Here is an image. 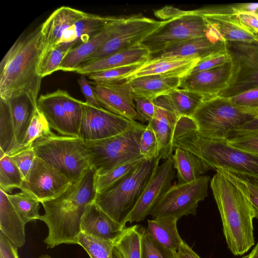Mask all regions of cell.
<instances>
[{
    "mask_svg": "<svg viewBox=\"0 0 258 258\" xmlns=\"http://www.w3.org/2000/svg\"><path fill=\"white\" fill-rule=\"evenodd\" d=\"M9 155L20 170L25 180L36 157L33 145L21 147Z\"/></svg>",
    "mask_w": 258,
    "mask_h": 258,
    "instance_id": "46",
    "label": "cell"
},
{
    "mask_svg": "<svg viewBox=\"0 0 258 258\" xmlns=\"http://www.w3.org/2000/svg\"><path fill=\"white\" fill-rule=\"evenodd\" d=\"M172 156L173 168L177 170L178 184L193 181L209 170L211 167L199 157L180 147L174 148Z\"/></svg>",
    "mask_w": 258,
    "mask_h": 258,
    "instance_id": "32",
    "label": "cell"
},
{
    "mask_svg": "<svg viewBox=\"0 0 258 258\" xmlns=\"http://www.w3.org/2000/svg\"><path fill=\"white\" fill-rule=\"evenodd\" d=\"M138 225L125 227L114 241L123 258H142V237L145 230Z\"/></svg>",
    "mask_w": 258,
    "mask_h": 258,
    "instance_id": "34",
    "label": "cell"
},
{
    "mask_svg": "<svg viewBox=\"0 0 258 258\" xmlns=\"http://www.w3.org/2000/svg\"><path fill=\"white\" fill-rule=\"evenodd\" d=\"M234 173L246 184L253 217L258 221V178Z\"/></svg>",
    "mask_w": 258,
    "mask_h": 258,
    "instance_id": "50",
    "label": "cell"
},
{
    "mask_svg": "<svg viewBox=\"0 0 258 258\" xmlns=\"http://www.w3.org/2000/svg\"><path fill=\"white\" fill-rule=\"evenodd\" d=\"M139 151L140 155L146 159H156L160 156L158 141L149 123L146 125L142 135Z\"/></svg>",
    "mask_w": 258,
    "mask_h": 258,
    "instance_id": "45",
    "label": "cell"
},
{
    "mask_svg": "<svg viewBox=\"0 0 258 258\" xmlns=\"http://www.w3.org/2000/svg\"><path fill=\"white\" fill-rule=\"evenodd\" d=\"M231 60L225 48L207 57L200 60L189 73L203 71L222 66Z\"/></svg>",
    "mask_w": 258,
    "mask_h": 258,
    "instance_id": "48",
    "label": "cell"
},
{
    "mask_svg": "<svg viewBox=\"0 0 258 258\" xmlns=\"http://www.w3.org/2000/svg\"><path fill=\"white\" fill-rule=\"evenodd\" d=\"M112 258H123L118 250L114 245L112 249Z\"/></svg>",
    "mask_w": 258,
    "mask_h": 258,
    "instance_id": "58",
    "label": "cell"
},
{
    "mask_svg": "<svg viewBox=\"0 0 258 258\" xmlns=\"http://www.w3.org/2000/svg\"><path fill=\"white\" fill-rule=\"evenodd\" d=\"M119 18L87 13L83 18L64 31L58 44H70L74 48L88 41L118 21Z\"/></svg>",
    "mask_w": 258,
    "mask_h": 258,
    "instance_id": "24",
    "label": "cell"
},
{
    "mask_svg": "<svg viewBox=\"0 0 258 258\" xmlns=\"http://www.w3.org/2000/svg\"><path fill=\"white\" fill-rule=\"evenodd\" d=\"M81 90L83 94L86 101L85 102L88 105L98 108H102L98 103L92 87L90 82L88 81L84 75H81L78 80Z\"/></svg>",
    "mask_w": 258,
    "mask_h": 258,
    "instance_id": "51",
    "label": "cell"
},
{
    "mask_svg": "<svg viewBox=\"0 0 258 258\" xmlns=\"http://www.w3.org/2000/svg\"><path fill=\"white\" fill-rule=\"evenodd\" d=\"M83 103L60 89L41 95L37 102L50 128L62 136L76 137H79Z\"/></svg>",
    "mask_w": 258,
    "mask_h": 258,
    "instance_id": "10",
    "label": "cell"
},
{
    "mask_svg": "<svg viewBox=\"0 0 258 258\" xmlns=\"http://www.w3.org/2000/svg\"><path fill=\"white\" fill-rule=\"evenodd\" d=\"M235 13L240 23L258 37V16L248 12Z\"/></svg>",
    "mask_w": 258,
    "mask_h": 258,
    "instance_id": "52",
    "label": "cell"
},
{
    "mask_svg": "<svg viewBox=\"0 0 258 258\" xmlns=\"http://www.w3.org/2000/svg\"><path fill=\"white\" fill-rule=\"evenodd\" d=\"M26 224L18 215L8 197L0 189V230L17 247L25 242Z\"/></svg>",
    "mask_w": 258,
    "mask_h": 258,
    "instance_id": "28",
    "label": "cell"
},
{
    "mask_svg": "<svg viewBox=\"0 0 258 258\" xmlns=\"http://www.w3.org/2000/svg\"><path fill=\"white\" fill-rule=\"evenodd\" d=\"M43 48L41 25L19 37L0 63L1 98L26 95L37 105L42 78L37 68Z\"/></svg>",
    "mask_w": 258,
    "mask_h": 258,
    "instance_id": "3",
    "label": "cell"
},
{
    "mask_svg": "<svg viewBox=\"0 0 258 258\" xmlns=\"http://www.w3.org/2000/svg\"><path fill=\"white\" fill-rule=\"evenodd\" d=\"M53 134L45 117L37 106L21 147L32 145L37 140Z\"/></svg>",
    "mask_w": 258,
    "mask_h": 258,
    "instance_id": "41",
    "label": "cell"
},
{
    "mask_svg": "<svg viewBox=\"0 0 258 258\" xmlns=\"http://www.w3.org/2000/svg\"><path fill=\"white\" fill-rule=\"evenodd\" d=\"M20 147L17 144L7 101L0 98V150L10 155Z\"/></svg>",
    "mask_w": 258,
    "mask_h": 258,
    "instance_id": "37",
    "label": "cell"
},
{
    "mask_svg": "<svg viewBox=\"0 0 258 258\" xmlns=\"http://www.w3.org/2000/svg\"><path fill=\"white\" fill-rule=\"evenodd\" d=\"M232 72L230 60L215 68L187 74L180 79L179 88L197 92L208 98L217 96L229 85Z\"/></svg>",
    "mask_w": 258,
    "mask_h": 258,
    "instance_id": "19",
    "label": "cell"
},
{
    "mask_svg": "<svg viewBox=\"0 0 258 258\" xmlns=\"http://www.w3.org/2000/svg\"><path fill=\"white\" fill-rule=\"evenodd\" d=\"M144 157L135 159L120 164L102 174L95 175V187L97 193L105 189L115 182L134 170Z\"/></svg>",
    "mask_w": 258,
    "mask_h": 258,
    "instance_id": "40",
    "label": "cell"
},
{
    "mask_svg": "<svg viewBox=\"0 0 258 258\" xmlns=\"http://www.w3.org/2000/svg\"><path fill=\"white\" fill-rule=\"evenodd\" d=\"M210 186L219 210L227 247L241 255L254 244L253 215L245 183L234 173L217 169Z\"/></svg>",
    "mask_w": 258,
    "mask_h": 258,
    "instance_id": "1",
    "label": "cell"
},
{
    "mask_svg": "<svg viewBox=\"0 0 258 258\" xmlns=\"http://www.w3.org/2000/svg\"><path fill=\"white\" fill-rule=\"evenodd\" d=\"M137 122L83 102L79 137L83 141L102 140L120 134Z\"/></svg>",
    "mask_w": 258,
    "mask_h": 258,
    "instance_id": "16",
    "label": "cell"
},
{
    "mask_svg": "<svg viewBox=\"0 0 258 258\" xmlns=\"http://www.w3.org/2000/svg\"><path fill=\"white\" fill-rule=\"evenodd\" d=\"M235 13L248 12L258 14V3H241L231 5Z\"/></svg>",
    "mask_w": 258,
    "mask_h": 258,
    "instance_id": "55",
    "label": "cell"
},
{
    "mask_svg": "<svg viewBox=\"0 0 258 258\" xmlns=\"http://www.w3.org/2000/svg\"><path fill=\"white\" fill-rule=\"evenodd\" d=\"M200 59L197 58H164L149 60L128 76L129 81L135 78L159 75L181 78L189 73Z\"/></svg>",
    "mask_w": 258,
    "mask_h": 258,
    "instance_id": "26",
    "label": "cell"
},
{
    "mask_svg": "<svg viewBox=\"0 0 258 258\" xmlns=\"http://www.w3.org/2000/svg\"><path fill=\"white\" fill-rule=\"evenodd\" d=\"M37 258H53V257H51L50 255H49L47 254H44L41 255V256H39Z\"/></svg>",
    "mask_w": 258,
    "mask_h": 258,
    "instance_id": "59",
    "label": "cell"
},
{
    "mask_svg": "<svg viewBox=\"0 0 258 258\" xmlns=\"http://www.w3.org/2000/svg\"><path fill=\"white\" fill-rule=\"evenodd\" d=\"M256 15H257L258 16V14H255Z\"/></svg>",
    "mask_w": 258,
    "mask_h": 258,
    "instance_id": "60",
    "label": "cell"
},
{
    "mask_svg": "<svg viewBox=\"0 0 258 258\" xmlns=\"http://www.w3.org/2000/svg\"><path fill=\"white\" fill-rule=\"evenodd\" d=\"M178 220L172 216L148 220L146 231L158 243L175 253L184 241L177 231Z\"/></svg>",
    "mask_w": 258,
    "mask_h": 258,
    "instance_id": "30",
    "label": "cell"
},
{
    "mask_svg": "<svg viewBox=\"0 0 258 258\" xmlns=\"http://www.w3.org/2000/svg\"><path fill=\"white\" fill-rule=\"evenodd\" d=\"M173 258H201L184 241L174 253Z\"/></svg>",
    "mask_w": 258,
    "mask_h": 258,
    "instance_id": "54",
    "label": "cell"
},
{
    "mask_svg": "<svg viewBox=\"0 0 258 258\" xmlns=\"http://www.w3.org/2000/svg\"><path fill=\"white\" fill-rule=\"evenodd\" d=\"M6 100L10 109L16 141L20 147L37 105L34 104L26 95Z\"/></svg>",
    "mask_w": 258,
    "mask_h": 258,
    "instance_id": "31",
    "label": "cell"
},
{
    "mask_svg": "<svg viewBox=\"0 0 258 258\" xmlns=\"http://www.w3.org/2000/svg\"><path fill=\"white\" fill-rule=\"evenodd\" d=\"M72 48L73 46L70 44L60 43L42 53L37 64L38 75L42 78L59 70L63 59Z\"/></svg>",
    "mask_w": 258,
    "mask_h": 258,
    "instance_id": "38",
    "label": "cell"
},
{
    "mask_svg": "<svg viewBox=\"0 0 258 258\" xmlns=\"http://www.w3.org/2000/svg\"><path fill=\"white\" fill-rule=\"evenodd\" d=\"M174 149L180 147L199 157L212 169L258 178V155L240 150L226 141L202 137L191 117H179L173 132Z\"/></svg>",
    "mask_w": 258,
    "mask_h": 258,
    "instance_id": "4",
    "label": "cell"
},
{
    "mask_svg": "<svg viewBox=\"0 0 258 258\" xmlns=\"http://www.w3.org/2000/svg\"><path fill=\"white\" fill-rule=\"evenodd\" d=\"M123 18L120 17L118 21L88 41L71 49L61 62L59 70L75 72L78 67L106 41Z\"/></svg>",
    "mask_w": 258,
    "mask_h": 258,
    "instance_id": "27",
    "label": "cell"
},
{
    "mask_svg": "<svg viewBox=\"0 0 258 258\" xmlns=\"http://www.w3.org/2000/svg\"><path fill=\"white\" fill-rule=\"evenodd\" d=\"M190 11L204 18L208 25L206 36L213 42H258V37L240 23L231 5Z\"/></svg>",
    "mask_w": 258,
    "mask_h": 258,
    "instance_id": "13",
    "label": "cell"
},
{
    "mask_svg": "<svg viewBox=\"0 0 258 258\" xmlns=\"http://www.w3.org/2000/svg\"><path fill=\"white\" fill-rule=\"evenodd\" d=\"M133 96L136 102L137 119L142 123L149 122L153 118L155 113L154 99Z\"/></svg>",
    "mask_w": 258,
    "mask_h": 258,
    "instance_id": "49",
    "label": "cell"
},
{
    "mask_svg": "<svg viewBox=\"0 0 258 258\" xmlns=\"http://www.w3.org/2000/svg\"><path fill=\"white\" fill-rule=\"evenodd\" d=\"M150 52L141 44L116 52L94 61L81 64L76 73L85 76L108 69L143 64L150 58Z\"/></svg>",
    "mask_w": 258,
    "mask_h": 258,
    "instance_id": "22",
    "label": "cell"
},
{
    "mask_svg": "<svg viewBox=\"0 0 258 258\" xmlns=\"http://www.w3.org/2000/svg\"><path fill=\"white\" fill-rule=\"evenodd\" d=\"M77 244L87 251L90 258H112L113 241L81 232Z\"/></svg>",
    "mask_w": 258,
    "mask_h": 258,
    "instance_id": "39",
    "label": "cell"
},
{
    "mask_svg": "<svg viewBox=\"0 0 258 258\" xmlns=\"http://www.w3.org/2000/svg\"><path fill=\"white\" fill-rule=\"evenodd\" d=\"M241 258H258V242L249 254Z\"/></svg>",
    "mask_w": 258,
    "mask_h": 258,
    "instance_id": "57",
    "label": "cell"
},
{
    "mask_svg": "<svg viewBox=\"0 0 258 258\" xmlns=\"http://www.w3.org/2000/svg\"><path fill=\"white\" fill-rule=\"evenodd\" d=\"M89 82L101 107L116 115L136 121L137 112L128 81L106 83Z\"/></svg>",
    "mask_w": 258,
    "mask_h": 258,
    "instance_id": "18",
    "label": "cell"
},
{
    "mask_svg": "<svg viewBox=\"0 0 258 258\" xmlns=\"http://www.w3.org/2000/svg\"><path fill=\"white\" fill-rule=\"evenodd\" d=\"M239 131H258V119H254L240 128L235 130Z\"/></svg>",
    "mask_w": 258,
    "mask_h": 258,
    "instance_id": "56",
    "label": "cell"
},
{
    "mask_svg": "<svg viewBox=\"0 0 258 258\" xmlns=\"http://www.w3.org/2000/svg\"><path fill=\"white\" fill-rule=\"evenodd\" d=\"M225 41L215 42L207 36L186 40L169 45L150 54L149 60L164 58H197L207 57L226 48Z\"/></svg>",
    "mask_w": 258,
    "mask_h": 258,
    "instance_id": "21",
    "label": "cell"
},
{
    "mask_svg": "<svg viewBox=\"0 0 258 258\" xmlns=\"http://www.w3.org/2000/svg\"><path fill=\"white\" fill-rule=\"evenodd\" d=\"M8 197L25 224L39 220L40 202L35 196L27 191L21 190L14 194H8Z\"/></svg>",
    "mask_w": 258,
    "mask_h": 258,
    "instance_id": "35",
    "label": "cell"
},
{
    "mask_svg": "<svg viewBox=\"0 0 258 258\" xmlns=\"http://www.w3.org/2000/svg\"><path fill=\"white\" fill-rule=\"evenodd\" d=\"M156 159H145L132 172L96 194L95 203L123 228L126 227L123 225L125 218L152 175Z\"/></svg>",
    "mask_w": 258,
    "mask_h": 258,
    "instance_id": "5",
    "label": "cell"
},
{
    "mask_svg": "<svg viewBox=\"0 0 258 258\" xmlns=\"http://www.w3.org/2000/svg\"><path fill=\"white\" fill-rule=\"evenodd\" d=\"M143 64L121 67L106 70L86 75L96 83H106L126 80V78L136 71Z\"/></svg>",
    "mask_w": 258,
    "mask_h": 258,
    "instance_id": "43",
    "label": "cell"
},
{
    "mask_svg": "<svg viewBox=\"0 0 258 258\" xmlns=\"http://www.w3.org/2000/svg\"><path fill=\"white\" fill-rule=\"evenodd\" d=\"M226 142L240 150L258 155V131L233 130Z\"/></svg>",
    "mask_w": 258,
    "mask_h": 258,
    "instance_id": "42",
    "label": "cell"
},
{
    "mask_svg": "<svg viewBox=\"0 0 258 258\" xmlns=\"http://www.w3.org/2000/svg\"><path fill=\"white\" fill-rule=\"evenodd\" d=\"M233 72L228 87L217 96L230 98L258 87V42H226Z\"/></svg>",
    "mask_w": 258,
    "mask_h": 258,
    "instance_id": "12",
    "label": "cell"
},
{
    "mask_svg": "<svg viewBox=\"0 0 258 258\" xmlns=\"http://www.w3.org/2000/svg\"><path fill=\"white\" fill-rule=\"evenodd\" d=\"M142 258H173L174 253L158 243L146 231L142 237Z\"/></svg>",
    "mask_w": 258,
    "mask_h": 258,
    "instance_id": "47",
    "label": "cell"
},
{
    "mask_svg": "<svg viewBox=\"0 0 258 258\" xmlns=\"http://www.w3.org/2000/svg\"><path fill=\"white\" fill-rule=\"evenodd\" d=\"M87 13L69 7L55 10L41 25L43 37V53L59 43L64 31L83 18Z\"/></svg>",
    "mask_w": 258,
    "mask_h": 258,
    "instance_id": "23",
    "label": "cell"
},
{
    "mask_svg": "<svg viewBox=\"0 0 258 258\" xmlns=\"http://www.w3.org/2000/svg\"><path fill=\"white\" fill-rule=\"evenodd\" d=\"M146 125L137 122L117 135L96 141H84L90 167L97 175L131 160L144 157L139 151L142 135Z\"/></svg>",
    "mask_w": 258,
    "mask_h": 258,
    "instance_id": "8",
    "label": "cell"
},
{
    "mask_svg": "<svg viewBox=\"0 0 258 258\" xmlns=\"http://www.w3.org/2000/svg\"><path fill=\"white\" fill-rule=\"evenodd\" d=\"M207 31V23L202 15L178 9L176 17L162 21L141 44L151 54L178 42L206 36Z\"/></svg>",
    "mask_w": 258,
    "mask_h": 258,
    "instance_id": "9",
    "label": "cell"
},
{
    "mask_svg": "<svg viewBox=\"0 0 258 258\" xmlns=\"http://www.w3.org/2000/svg\"><path fill=\"white\" fill-rule=\"evenodd\" d=\"M36 157L58 170L72 183L77 181L89 168L84 141L79 137L52 135L32 145Z\"/></svg>",
    "mask_w": 258,
    "mask_h": 258,
    "instance_id": "6",
    "label": "cell"
},
{
    "mask_svg": "<svg viewBox=\"0 0 258 258\" xmlns=\"http://www.w3.org/2000/svg\"><path fill=\"white\" fill-rule=\"evenodd\" d=\"M210 181V176L202 175L193 181L172 185L150 215L153 218L172 216L178 219L185 215H195L198 203L208 195Z\"/></svg>",
    "mask_w": 258,
    "mask_h": 258,
    "instance_id": "11",
    "label": "cell"
},
{
    "mask_svg": "<svg viewBox=\"0 0 258 258\" xmlns=\"http://www.w3.org/2000/svg\"><path fill=\"white\" fill-rule=\"evenodd\" d=\"M24 177L11 156L0 150V189L9 194L13 189H21Z\"/></svg>",
    "mask_w": 258,
    "mask_h": 258,
    "instance_id": "36",
    "label": "cell"
},
{
    "mask_svg": "<svg viewBox=\"0 0 258 258\" xmlns=\"http://www.w3.org/2000/svg\"><path fill=\"white\" fill-rule=\"evenodd\" d=\"M191 117L202 137L222 141H227L231 131L255 119L229 98L217 95L206 99Z\"/></svg>",
    "mask_w": 258,
    "mask_h": 258,
    "instance_id": "7",
    "label": "cell"
},
{
    "mask_svg": "<svg viewBox=\"0 0 258 258\" xmlns=\"http://www.w3.org/2000/svg\"><path fill=\"white\" fill-rule=\"evenodd\" d=\"M162 21L140 14L124 17L110 37L83 63L94 61L120 50L140 44Z\"/></svg>",
    "mask_w": 258,
    "mask_h": 258,
    "instance_id": "14",
    "label": "cell"
},
{
    "mask_svg": "<svg viewBox=\"0 0 258 258\" xmlns=\"http://www.w3.org/2000/svg\"><path fill=\"white\" fill-rule=\"evenodd\" d=\"M161 159L160 156L156 159L154 168L149 181L135 206L124 220V227L128 222L132 223L144 220L172 186L171 183L175 176L172 156L159 165Z\"/></svg>",
    "mask_w": 258,
    "mask_h": 258,
    "instance_id": "15",
    "label": "cell"
},
{
    "mask_svg": "<svg viewBox=\"0 0 258 258\" xmlns=\"http://www.w3.org/2000/svg\"><path fill=\"white\" fill-rule=\"evenodd\" d=\"M229 98L234 105L258 119V87Z\"/></svg>",
    "mask_w": 258,
    "mask_h": 258,
    "instance_id": "44",
    "label": "cell"
},
{
    "mask_svg": "<svg viewBox=\"0 0 258 258\" xmlns=\"http://www.w3.org/2000/svg\"><path fill=\"white\" fill-rule=\"evenodd\" d=\"M95 171L89 167L76 182L58 197L41 203L44 213L39 220L46 225L48 232L44 240L47 248L60 244H77L81 222L87 206L94 202Z\"/></svg>",
    "mask_w": 258,
    "mask_h": 258,
    "instance_id": "2",
    "label": "cell"
},
{
    "mask_svg": "<svg viewBox=\"0 0 258 258\" xmlns=\"http://www.w3.org/2000/svg\"><path fill=\"white\" fill-rule=\"evenodd\" d=\"M178 117H191L201 103L208 97L192 91L177 88L166 95Z\"/></svg>",
    "mask_w": 258,
    "mask_h": 258,
    "instance_id": "33",
    "label": "cell"
},
{
    "mask_svg": "<svg viewBox=\"0 0 258 258\" xmlns=\"http://www.w3.org/2000/svg\"><path fill=\"white\" fill-rule=\"evenodd\" d=\"M71 183L58 170L36 157L21 190L32 194L41 203L58 197Z\"/></svg>",
    "mask_w": 258,
    "mask_h": 258,
    "instance_id": "17",
    "label": "cell"
},
{
    "mask_svg": "<svg viewBox=\"0 0 258 258\" xmlns=\"http://www.w3.org/2000/svg\"><path fill=\"white\" fill-rule=\"evenodd\" d=\"M180 79L178 77L149 75L135 78L128 81L133 95L154 99L179 88Z\"/></svg>",
    "mask_w": 258,
    "mask_h": 258,
    "instance_id": "29",
    "label": "cell"
},
{
    "mask_svg": "<svg viewBox=\"0 0 258 258\" xmlns=\"http://www.w3.org/2000/svg\"><path fill=\"white\" fill-rule=\"evenodd\" d=\"M0 258H19L18 247L0 232Z\"/></svg>",
    "mask_w": 258,
    "mask_h": 258,
    "instance_id": "53",
    "label": "cell"
},
{
    "mask_svg": "<svg viewBox=\"0 0 258 258\" xmlns=\"http://www.w3.org/2000/svg\"><path fill=\"white\" fill-rule=\"evenodd\" d=\"M124 229L100 209L95 202L87 206L81 222V232L113 241Z\"/></svg>",
    "mask_w": 258,
    "mask_h": 258,
    "instance_id": "25",
    "label": "cell"
},
{
    "mask_svg": "<svg viewBox=\"0 0 258 258\" xmlns=\"http://www.w3.org/2000/svg\"><path fill=\"white\" fill-rule=\"evenodd\" d=\"M155 113L148 122L156 136L161 159H167L172 156L174 147L172 138L178 116L171 107L166 95L154 99Z\"/></svg>",
    "mask_w": 258,
    "mask_h": 258,
    "instance_id": "20",
    "label": "cell"
}]
</instances>
